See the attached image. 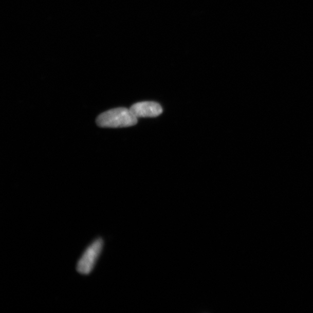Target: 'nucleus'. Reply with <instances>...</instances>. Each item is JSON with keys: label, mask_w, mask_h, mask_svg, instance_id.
<instances>
[{"label": "nucleus", "mask_w": 313, "mask_h": 313, "mask_svg": "<svg viewBox=\"0 0 313 313\" xmlns=\"http://www.w3.org/2000/svg\"><path fill=\"white\" fill-rule=\"evenodd\" d=\"M130 110L139 117H156L163 112L160 104L155 102H142L133 104Z\"/></svg>", "instance_id": "nucleus-3"}, {"label": "nucleus", "mask_w": 313, "mask_h": 313, "mask_svg": "<svg viewBox=\"0 0 313 313\" xmlns=\"http://www.w3.org/2000/svg\"><path fill=\"white\" fill-rule=\"evenodd\" d=\"M138 118L128 108H113L100 115L97 124L103 128H123L137 124Z\"/></svg>", "instance_id": "nucleus-1"}, {"label": "nucleus", "mask_w": 313, "mask_h": 313, "mask_svg": "<svg viewBox=\"0 0 313 313\" xmlns=\"http://www.w3.org/2000/svg\"><path fill=\"white\" fill-rule=\"evenodd\" d=\"M103 240L97 238L85 249L77 265V270L83 275L89 274L96 264L98 257L102 251Z\"/></svg>", "instance_id": "nucleus-2"}]
</instances>
